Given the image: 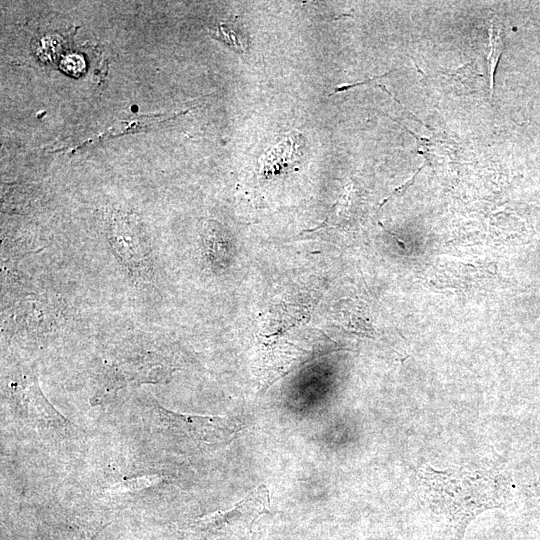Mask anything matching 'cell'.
Wrapping results in <instances>:
<instances>
[{
	"mask_svg": "<svg viewBox=\"0 0 540 540\" xmlns=\"http://www.w3.org/2000/svg\"><path fill=\"white\" fill-rule=\"evenodd\" d=\"M151 413L153 420L167 434L197 443H227L240 429L239 423L230 418L176 413L157 403L152 406Z\"/></svg>",
	"mask_w": 540,
	"mask_h": 540,
	"instance_id": "cell-2",
	"label": "cell"
},
{
	"mask_svg": "<svg viewBox=\"0 0 540 540\" xmlns=\"http://www.w3.org/2000/svg\"><path fill=\"white\" fill-rule=\"evenodd\" d=\"M11 391L21 411L31 419L38 421L55 422L64 426L69 423L59 414L42 394L34 375H25L20 380L11 383ZM51 424V423H50Z\"/></svg>",
	"mask_w": 540,
	"mask_h": 540,
	"instance_id": "cell-3",
	"label": "cell"
},
{
	"mask_svg": "<svg viewBox=\"0 0 540 540\" xmlns=\"http://www.w3.org/2000/svg\"><path fill=\"white\" fill-rule=\"evenodd\" d=\"M269 491L265 485H259L233 508L215 513L203 520V524L218 527L221 524L244 522L250 526L263 512L268 510Z\"/></svg>",
	"mask_w": 540,
	"mask_h": 540,
	"instance_id": "cell-5",
	"label": "cell"
},
{
	"mask_svg": "<svg viewBox=\"0 0 540 540\" xmlns=\"http://www.w3.org/2000/svg\"><path fill=\"white\" fill-rule=\"evenodd\" d=\"M212 34L237 53H245L248 49L249 37L246 29L239 21L233 20L220 23Z\"/></svg>",
	"mask_w": 540,
	"mask_h": 540,
	"instance_id": "cell-7",
	"label": "cell"
},
{
	"mask_svg": "<svg viewBox=\"0 0 540 540\" xmlns=\"http://www.w3.org/2000/svg\"><path fill=\"white\" fill-rule=\"evenodd\" d=\"M489 53L487 55L489 74H490V90L491 95L494 93V84H495V72L498 66L499 60L503 51V37L501 25L498 20L493 18L490 21L489 27Z\"/></svg>",
	"mask_w": 540,
	"mask_h": 540,
	"instance_id": "cell-8",
	"label": "cell"
},
{
	"mask_svg": "<svg viewBox=\"0 0 540 540\" xmlns=\"http://www.w3.org/2000/svg\"><path fill=\"white\" fill-rule=\"evenodd\" d=\"M305 157V140L298 132H290L263 155L262 172L278 175L298 169Z\"/></svg>",
	"mask_w": 540,
	"mask_h": 540,
	"instance_id": "cell-4",
	"label": "cell"
},
{
	"mask_svg": "<svg viewBox=\"0 0 540 540\" xmlns=\"http://www.w3.org/2000/svg\"><path fill=\"white\" fill-rule=\"evenodd\" d=\"M112 246L124 265L136 275L147 272V252L141 240L133 233L114 230L111 237Z\"/></svg>",
	"mask_w": 540,
	"mask_h": 540,
	"instance_id": "cell-6",
	"label": "cell"
},
{
	"mask_svg": "<svg viewBox=\"0 0 540 540\" xmlns=\"http://www.w3.org/2000/svg\"><path fill=\"white\" fill-rule=\"evenodd\" d=\"M418 476L425 501L446 520L457 540L480 513L502 507L508 491L504 477L486 469L426 467Z\"/></svg>",
	"mask_w": 540,
	"mask_h": 540,
	"instance_id": "cell-1",
	"label": "cell"
}]
</instances>
